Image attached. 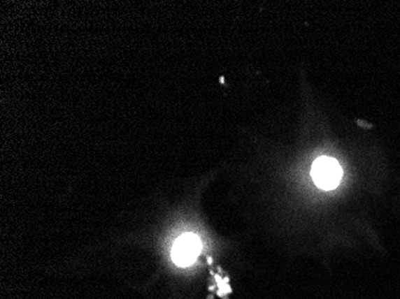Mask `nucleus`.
<instances>
[{
    "instance_id": "nucleus-1",
    "label": "nucleus",
    "mask_w": 400,
    "mask_h": 299,
    "mask_svg": "<svg viewBox=\"0 0 400 299\" xmlns=\"http://www.w3.org/2000/svg\"><path fill=\"white\" fill-rule=\"evenodd\" d=\"M342 166L331 157L317 158L312 168V177L317 187L324 191H332L342 179Z\"/></svg>"
},
{
    "instance_id": "nucleus-2",
    "label": "nucleus",
    "mask_w": 400,
    "mask_h": 299,
    "mask_svg": "<svg viewBox=\"0 0 400 299\" xmlns=\"http://www.w3.org/2000/svg\"><path fill=\"white\" fill-rule=\"evenodd\" d=\"M201 250V243L196 235L186 233L173 247V260L180 267H187L196 261Z\"/></svg>"
}]
</instances>
